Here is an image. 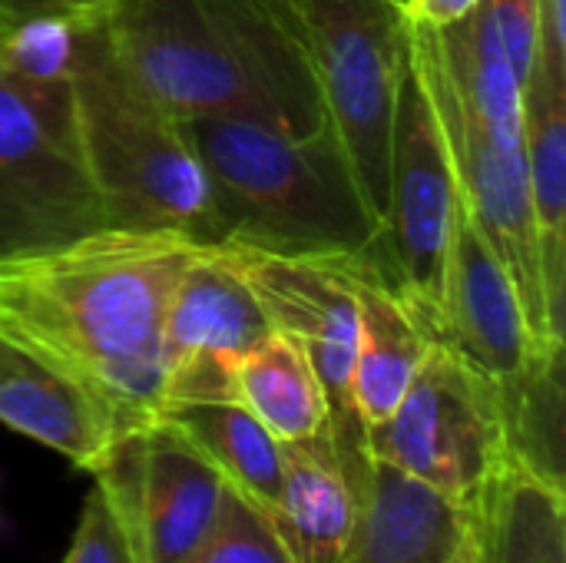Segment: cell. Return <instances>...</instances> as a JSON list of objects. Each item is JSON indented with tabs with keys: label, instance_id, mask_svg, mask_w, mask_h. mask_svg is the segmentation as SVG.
<instances>
[{
	"label": "cell",
	"instance_id": "1",
	"mask_svg": "<svg viewBox=\"0 0 566 563\" xmlns=\"http://www.w3.org/2000/svg\"><path fill=\"white\" fill-rule=\"evenodd\" d=\"M199 242L99 229L70 246L0 259V332L36 348L126 431L163 408V319Z\"/></svg>",
	"mask_w": 566,
	"mask_h": 563
},
{
	"label": "cell",
	"instance_id": "2",
	"mask_svg": "<svg viewBox=\"0 0 566 563\" xmlns=\"http://www.w3.org/2000/svg\"><path fill=\"white\" fill-rule=\"evenodd\" d=\"M106 37L179 123L232 116L295 136L328 123L292 0H113Z\"/></svg>",
	"mask_w": 566,
	"mask_h": 563
},
{
	"label": "cell",
	"instance_id": "3",
	"mask_svg": "<svg viewBox=\"0 0 566 563\" xmlns=\"http://www.w3.org/2000/svg\"><path fill=\"white\" fill-rule=\"evenodd\" d=\"M411 23V20H408ZM411 70L441 123L461 199L504 262L537 348L547 342L541 239L531 206L524 83L497 33L491 3L451 27L411 23Z\"/></svg>",
	"mask_w": 566,
	"mask_h": 563
},
{
	"label": "cell",
	"instance_id": "4",
	"mask_svg": "<svg viewBox=\"0 0 566 563\" xmlns=\"http://www.w3.org/2000/svg\"><path fill=\"white\" fill-rule=\"evenodd\" d=\"M182 129L209 179L216 246L335 259L378 242L381 219L332 123L305 136L232 116L186 119Z\"/></svg>",
	"mask_w": 566,
	"mask_h": 563
},
{
	"label": "cell",
	"instance_id": "5",
	"mask_svg": "<svg viewBox=\"0 0 566 563\" xmlns=\"http://www.w3.org/2000/svg\"><path fill=\"white\" fill-rule=\"evenodd\" d=\"M76 129L106 229L176 232L216 246L206 169L182 129L119 63L106 13L80 37L70 76Z\"/></svg>",
	"mask_w": 566,
	"mask_h": 563
},
{
	"label": "cell",
	"instance_id": "6",
	"mask_svg": "<svg viewBox=\"0 0 566 563\" xmlns=\"http://www.w3.org/2000/svg\"><path fill=\"white\" fill-rule=\"evenodd\" d=\"M106 229L83 159L70 83L0 66V259L70 246Z\"/></svg>",
	"mask_w": 566,
	"mask_h": 563
},
{
	"label": "cell",
	"instance_id": "7",
	"mask_svg": "<svg viewBox=\"0 0 566 563\" xmlns=\"http://www.w3.org/2000/svg\"><path fill=\"white\" fill-rule=\"evenodd\" d=\"M315 80L368 206L388 209V156L398 90L411 70V23L395 0H292Z\"/></svg>",
	"mask_w": 566,
	"mask_h": 563
},
{
	"label": "cell",
	"instance_id": "8",
	"mask_svg": "<svg viewBox=\"0 0 566 563\" xmlns=\"http://www.w3.org/2000/svg\"><path fill=\"white\" fill-rule=\"evenodd\" d=\"M368 448L474 518L511 461L501 392L454 348L431 342L398 408L368 428Z\"/></svg>",
	"mask_w": 566,
	"mask_h": 563
},
{
	"label": "cell",
	"instance_id": "9",
	"mask_svg": "<svg viewBox=\"0 0 566 563\" xmlns=\"http://www.w3.org/2000/svg\"><path fill=\"white\" fill-rule=\"evenodd\" d=\"M222 252L255 292L272 332L289 335L308 355L328 405L332 451L358 498L375 458L368 448V428L352 398L358 355V292L348 265L352 256L292 259L239 246H222Z\"/></svg>",
	"mask_w": 566,
	"mask_h": 563
},
{
	"label": "cell",
	"instance_id": "10",
	"mask_svg": "<svg viewBox=\"0 0 566 563\" xmlns=\"http://www.w3.org/2000/svg\"><path fill=\"white\" fill-rule=\"evenodd\" d=\"M461 212L458 173L441 123L408 70L391 123L388 209L378 236L385 272L431 338L441 332L451 236Z\"/></svg>",
	"mask_w": 566,
	"mask_h": 563
},
{
	"label": "cell",
	"instance_id": "11",
	"mask_svg": "<svg viewBox=\"0 0 566 563\" xmlns=\"http://www.w3.org/2000/svg\"><path fill=\"white\" fill-rule=\"evenodd\" d=\"M93 481L123 511L143 563H186L216 528L226 481L166 418L116 438Z\"/></svg>",
	"mask_w": 566,
	"mask_h": 563
},
{
	"label": "cell",
	"instance_id": "12",
	"mask_svg": "<svg viewBox=\"0 0 566 563\" xmlns=\"http://www.w3.org/2000/svg\"><path fill=\"white\" fill-rule=\"evenodd\" d=\"M269 332L265 309L222 246H199L163 319V408L239 402L235 368Z\"/></svg>",
	"mask_w": 566,
	"mask_h": 563
},
{
	"label": "cell",
	"instance_id": "13",
	"mask_svg": "<svg viewBox=\"0 0 566 563\" xmlns=\"http://www.w3.org/2000/svg\"><path fill=\"white\" fill-rule=\"evenodd\" d=\"M434 342L454 348L464 362L484 372L497 388L524 375L534 355L544 352L537 348L524 302L504 262L497 259V252L471 219L464 199L451 236L444 312Z\"/></svg>",
	"mask_w": 566,
	"mask_h": 563
},
{
	"label": "cell",
	"instance_id": "14",
	"mask_svg": "<svg viewBox=\"0 0 566 563\" xmlns=\"http://www.w3.org/2000/svg\"><path fill=\"white\" fill-rule=\"evenodd\" d=\"M0 425L93 475L126 428L76 375L0 332ZM136 431V428H133Z\"/></svg>",
	"mask_w": 566,
	"mask_h": 563
},
{
	"label": "cell",
	"instance_id": "15",
	"mask_svg": "<svg viewBox=\"0 0 566 563\" xmlns=\"http://www.w3.org/2000/svg\"><path fill=\"white\" fill-rule=\"evenodd\" d=\"M471 521L434 488L375 458L355 498L342 563H451L471 534Z\"/></svg>",
	"mask_w": 566,
	"mask_h": 563
},
{
	"label": "cell",
	"instance_id": "16",
	"mask_svg": "<svg viewBox=\"0 0 566 563\" xmlns=\"http://www.w3.org/2000/svg\"><path fill=\"white\" fill-rule=\"evenodd\" d=\"M348 265L358 292V355L352 398L365 428H375L398 408L434 338L398 295L381 265L378 242L352 256Z\"/></svg>",
	"mask_w": 566,
	"mask_h": 563
},
{
	"label": "cell",
	"instance_id": "17",
	"mask_svg": "<svg viewBox=\"0 0 566 563\" xmlns=\"http://www.w3.org/2000/svg\"><path fill=\"white\" fill-rule=\"evenodd\" d=\"M524 143L531 206L541 239V285L547 342L564 348L566 292V86L541 70L524 83Z\"/></svg>",
	"mask_w": 566,
	"mask_h": 563
},
{
	"label": "cell",
	"instance_id": "18",
	"mask_svg": "<svg viewBox=\"0 0 566 563\" xmlns=\"http://www.w3.org/2000/svg\"><path fill=\"white\" fill-rule=\"evenodd\" d=\"M285 478L275 508V528L298 563H342L355 524V494L338 468L328 431L282 445Z\"/></svg>",
	"mask_w": 566,
	"mask_h": 563
},
{
	"label": "cell",
	"instance_id": "19",
	"mask_svg": "<svg viewBox=\"0 0 566 563\" xmlns=\"http://www.w3.org/2000/svg\"><path fill=\"white\" fill-rule=\"evenodd\" d=\"M156 418L172 421L222 475V481L255 504L262 514L275 518L285 451L282 441L239 402H196L169 405Z\"/></svg>",
	"mask_w": 566,
	"mask_h": 563
},
{
	"label": "cell",
	"instance_id": "20",
	"mask_svg": "<svg viewBox=\"0 0 566 563\" xmlns=\"http://www.w3.org/2000/svg\"><path fill=\"white\" fill-rule=\"evenodd\" d=\"M566 494L507 461L474 514L478 563H566Z\"/></svg>",
	"mask_w": 566,
	"mask_h": 563
},
{
	"label": "cell",
	"instance_id": "21",
	"mask_svg": "<svg viewBox=\"0 0 566 563\" xmlns=\"http://www.w3.org/2000/svg\"><path fill=\"white\" fill-rule=\"evenodd\" d=\"M235 398L282 445L328 431V405L308 355L282 332H269L235 368Z\"/></svg>",
	"mask_w": 566,
	"mask_h": 563
},
{
	"label": "cell",
	"instance_id": "22",
	"mask_svg": "<svg viewBox=\"0 0 566 563\" xmlns=\"http://www.w3.org/2000/svg\"><path fill=\"white\" fill-rule=\"evenodd\" d=\"M511 461L564 488V348H544L511 385H501Z\"/></svg>",
	"mask_w": 566,
	"mask_h": 563
},
{
	"label": "cell",
	"instance_id": "23",
	"mask_svg": "<svg viewBox=\"0 0 566 563\" xmlns=\"http://www.w3.org/2000/svg\"><path fill=\"white\" fill-rule=\"evenodd\" d=\"M99 13H46L0 23V66L30 83H70L80 37Z\"/></svg>",
	"mask_w": 566,
	"mask_h": 563
},
{
	"label": "cell",
	"instance_id": "24",
	"mask_svg": "<svg viewBox=\"0 0 566 563\" xmlns=\"http://www.w3.org/2000/svg\"><path fill=\"white\" fill-rule=\"evenodd\" d=\"M186 563H298L275 521L226 484L216 528Z\"/></svg>",
	"mask_w": 566,
	"mask_h": 563
},
{
	"label": "cell",
	"instance_id": "25",
	"mask_svg": "<svg viewBox=\"0 0 566 563\" xmlns=\"http://www.w3.org/2000/svg\"><path fill=\"white\" fill-rule=\"evenodd\" d=\"M63 563H143L123 511L99 484H93L90 498L83 501Z\"/></svg>",
	"mask_w": 566,
	"mask_h": 563
},
{
	"label": "cell",
	"instance_id": "26",
	"mask_svg": "<svg viewBox=\"0 0 566 563\" xmlns=\"http://www.w3.org/2000/svg\"><path fill=\"white\" fill-rule=\"evenodd\" d=\"M497 33L504 40L507 60L521 83H527L534 70V50H537V0H488Z\"/></svg>",
	"mask_w": 566,
	"mask_h": 563
},
{
	"label": "cell",
	"instance_id": "27",
	"mask_svg": "<svg viewBox=\"0 0 566 563\" xmlns=\"http://www.w3.org/2000/svg\"><path fill=\"white\" fill-rule=\"evenodd\" d=\"M534 70L566 86V0H537Z\"/></svg>",
	"mask_w": 566,
	"mask_h": 563
},
{
	"label": "cell",
	"instance_id": "28",
	"mask_svg": "<svg viewBox=\"0 0 566 563\" xmlns=\"http://www.w3.org/2000/svg\"><path fill=\"white\" fill-rule=\"evenodd\" d=\"M113 0H0V23L46 17V13H99Z\"/></svg>",
	"mask_w": 566,
	"mask_h": 563
},
{
	"label": "cell",
	"instance_id": "29",
	"mask_svg": "<svg viewBox=\"0 0 566 563\" xmlns=\"http://www.w3.org/2000/svg\"><path fill=\"white\" fill-rule=\"evenodd\" d=\"M478 7H481V0H401L405 17L411 23H424V27H451V23H461Z\"/></svg>",
	"mask_w": 566,
	"mask_h": 563
},
{
	"label": "cell",
	"instance_id": "30",
	"mask_svg": "<svg viewBox=\"0 0 566 563\" xmlns=\"http://www.w3.org/2000/svg\"><path fill=\"white\" fill-rule=\"evenodd\" d=\"M474 524V521H471ZM451 563H478V548H474V531L468 534V541L461 544V551H458V557Z\"/></svg>",
	"mask_w": 566,
	"mask_h": 563
},
{
	"label": "cell",
	"instance_id": "31",
	"mask_svg": "<svg viewBox=\"0 0 566 563\" xmlns=\"http://www.w3.org/2000/svg\"><path fill=\"white\" fill-rule=\"evenodd\" d=\"M395 3H401V0H395Z\"/></svg>",
	"mask_w": 566,
	"mask_h": 563
}]
</instances>
